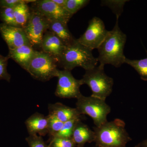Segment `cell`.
Segmentation results:
<instances>
[{"label":"cell","instance_id":"603a6c76","mask_svg":"<svg viewBox=\"0 0 147 147\" xmlns=\"http://www.w3.org/2000/svg\"><path fill=\"white\" fill-rule=\"evenodd\" d=\"M47 117L48 133L54 137L61 130L63 126L64 123L52 114H49Z\"/></svg>","mask_w":147,"mask_h":147},{"label":"cell","instance_id":"8fae6325","mask_svg":"<svg viewBox=\"0 0 147 147\" xmlns=\"http://www.w3.org/2000/svg\"><path fill=\"white\" fill-rule=\"evenodd\" d=\"M0 33L9 50H14L24 45H32L22 28L7 26L2 23L0 24Z\"/></svg>","mask_w":147,"mask_h":147},{"label":"cell","instance_id":"5b68a950","mask_svg":"<svg viewBox=\"0 0 147 147\" xmlns=\"http://www.w3.org/2000/svg\"><path fill=\"white\" fill-rule=\"evenodd\" d=\"M76 105L80 114L90 117L96 127L100 126L108 121L107 116L111 109L105 100L91 95L86 96L81 94L77 98Z\"/></svg>","mask_w":147,"mask_h":147},{"label":"cell","instance_id":"d6986e66","mask_svg":"<svg viewBox=\"0 0 147 147\" xmlns=\"http://www.w3.org/2000/svg\"><path fill=\"white\" fill-rule=\"evenodd\" d=\"M125 63L127 64L134 69L142 80L147 81V57L140 60H131L126 58Z\"/></svg>","mask_w":147,"mask_h":147},{"label":"cell","instance_id":"8992f818","mask_svg":"<svg viewBox=\"0 0 147 147\" xmlns=\"http://www.w3.org/2000/svg\"><path fill=\"white\" fill-rule=\"evenodd\" d=\"M57 63L53 56L42 51H36L27 71L34 79L46 82L57 77Z\"/></svg>","mask_w":147,"mask_h":147},{"label":"cell","instance_id":"f1b7e54d","mask_svg":"<svg viewBox=\"0 0 147 147\" xmlns=\"http://www.w3.org/2000/svg\"><path fill=\"white\" fill-rule=\"evenodd\" d=\"M57 5L65 8L67 0H52Z\"/></svg>","mask_w":147,"mask_h":147},{"label":"cell","instance_id":"4dcf8cb0","mask_svg":"<svg viewBox=\"0 0 147 147\" xmlns=\"http://www.w3.org/2000/svg\"><path fill=\"white\" fill-rule=\"evenodd\" d=\"M135 147H141V146H140V144H139L138 145H137V146H135Z\"/></svg>","mask_w":147,"mask_h":147},{"label":"cell","instance_id":"f546056e","mask_svg":"<svg viewBox=\"0 0 147 147\" xmlns=\"http://www.w3.org/2000/svg\"><path fill=\"white\" fill-rule=\"evenodd\" d=\"M139 144L141 147H147V138Z\"/></svg>","mask_w":147,"mask_h":147},{"label":"cell","instance_id":"ba28073f","mask_svg":"<svg viewBox=\"0 0 147 147\" xmlns=\"http://www.w3.org/2000/svg\"><path fill=\"white\" fill-rule=\"evenodd\" d=\"M108 32L103 21L95 16L90 20L86 31L77 39V40L82 45L92 51L98 48Z\"/></svg>","mask_w":147,"mask_h":147},{"label":"cell","instance_id":"cb8c5ba5","mask_svg":"<svg viewBox=\"0 0 147 147\" xmlns=\"http://www.w3.org/2000/svg\"><path fill=\"white\" fill-rule=\"evenodd\" d=\"M90 1L88 0H67L65 9L69 13L73 15L86 6Z\"/></svg>","mask_w":147,"mask_h":147},{"label":"cell","instance_id":"7c38bea8","mask_svg":"<svg viewBox=\"0 0 147 147\" xmlns=\"http://www.w3.org/2000/svg\"><path fill=\"white\" fill-rule=\"evenodd\" d=\"M40 47L42 51L53 56L58 62L66 46L54 33L47 31L42 38Z\"/></svg>","mask_w":147,"mask_h":147},{"label":"cell","instance_id":"484cf974","mask_svg":"<svg viewBox=\"0 0 147 147\" xmlns=\"http://www.w3.org/2000/svg\"><path fill=\"white\" fill-rule=\"evenodd\" d=\"M8 56L4 57L0 55V80H5L10 82L11 76L7 71Z\"/></svg>","mask_w":147,"mask_h":147},{"label":"cell","instance_id":"2e32d148","mask_svg":"<svg viewBox=\"0 0 147 147\" xmlns=\"http://www.w3.org/2000/svg\"><path fill=\"white\" fill-rule=\"evenodd\" d=\"M49 21V30L57 36L66 46L72 44L76 40L69 31L67 23L60 20Z\"/></svg>","mask_w":147,"mask_h":147},{"label":"cell","instance_id":"5bb4252c","mask_svg":"<svg viewBox=\"0 0 147 147\" xmlns=\"http://www.w3.org/2000/svg\"><path fill=\"white\" fill-rule=\"evenodd\" d=\"M35 51L32 45H24L14 50H9L7 56L27 71Z\"/></svg>","mask_w":147,"mask_h":147},{"label":"cell","instance_id":"30bf717a","mask_svg":"<svg viewBox=\"0 0 147 147\" xmlns=\"http://www.w3.org/2000/svg\"><path fill=\"white\" fill-rule=\"evenodd\" d=\"M32 5L33 9L38 11L49 20H60L67 23L73 16L52 0L36 1Z\"/></svg>","mask_w":147,"mask_h":147},{"label":"cell","instance_id":"1f68e13d","mask_svg":"<svg viewBox=\"0 0 147 147\" xmlns=\"http://www.w3.org/2000/svg\"><path fill=\"white\" fill-rule=\"evenodd\" d=\"M100 147L98 146V147Z\"/></svg>","mask_w":147,"mask_h":147},{"label":"cell","instance_id":"e0dca14e","mask_svg":"<svg viewBox=\"0 0 147 147\" xmlns=\"http://www.w3.org/2000/svg\"><path fill=\"white\" fill-rule=\"evenodd\" d=\"M94 131L82 123L81 120L76 124L71 137L75 144L81 147L88 142H94Z\"/></svg>","mask_w":147,"mask_h":147},{"label":"cell","instance_id":"d4e9b609","mask_svg":"<svg viewBox=\"0 0 147 147\" xmlns=\"http://www.w3.org/2000/svg\"><path fill=\"white\" fill-rule=\"evenodd\" d=\"M75 144L71 138L53 137L50 147H74Z\"/></svg>","mask_w":147,"mask_h":147},{"label":"cell","instance_id":"44dd1931","mask_svg":"<svg viewBox=\"0 0 147 147\" xmlns=\"http://www.w3.org/2000/svg\"><path fill=\"white\" fill-rule=\"evenodd\" d=\"M127 0H105L101 1V5L108 7L115 14L117 19L121 15L123 12V7Z\"/></svg>","mask_w":147,"mask_h":147},{"label":"cell","instance_id":"4fadbf2b","mask_svg":"<svg viewBox=\"0 0 147 147\" xmlns=\"http://www.w3.org/2000/svg\"><path fill=\"white\" fill-rule=\"evenodd\" d=\"M26 126L29 135L39 134L44 136L48 133L47 116L39 113H35L26 121Z\"/></svg>","mask_w":147,"mask_h":147},{"label":"cell","instance_id":"7a4b0ae2","mask_svg":"<svg viewBox=\"0 0 147 147\" xmlns=\"http://www.w3.org/2000/svg\"><path fill=\"white\" fill-rule=\"evenodd\" d=\"M122 120L116 119L94 128V141L100 147H125L131 141Z\"/></svg>","mask_w":147,"mask_h":147},{"label":"cell","instance_id":"ffe728a7","mask_svg":"<svg viewBox=\"0 0 147 147\" xmlns=\"http://www.w3.org/2000/svg\"><path fill=\"white\" fill-rule=\"evenodd\" d=\"M81 120V117L76 118L64 123L63 126L61 130L54 137L71 138L74 130L76 124Z\"/></svg>","mask_w":147,"mask_h":147},{"label":"cell","instance_id":"7402d4cb","mask_svg":"<svg viewBox=\"0 0 147 147\" xmlns=\"http://www.w3.org/2000/svg\"><path fill=\"white\" fill-rule=\"evenodd\" d=\"M0 18L3 24L11 26L18 27L15 21L14 8H0Z\"/></svg>","mask_w":147,"mask_h":147},{"label":"cell","instance_id":"52a82bcc","mask_svg":"<svg viewBox=\"0 0 147 147\" xmlns=\"http://www.w3.org/2000/svg\"><path fill=\"white\" fill-rule=\"evenodd\" d=\"M50 21L36 11H31L29 21L24 30L32 46L40 47L44 34L49 30Z\"/></svg>","mask_w":147,"mask_h":147},{"label":"cell","instance_id":"9c48e42d","mask_svg":"<svg viewBox=\"0 0 147 147\" xmlns=\"http://www.w3.org/2000/svg\"><path fill=\"white\" fill-rule=\"evenodd\" d=\"M57 85L55 91L56 96L61 98L77 99L82 93L80 87L82 86L80 80L74 77L71 71L59 70Z\"/></svg>","mask_w":147,"mask_h":147},{"label":"cell","instance_id":"277c9868","mask_svg":"<svg viewBox=\"0 0 147 147\" xmlns=\"http://www.w3.org/2000/svg\"><path fill=\"white\" fill-rule=\"evenodd\" d=\"M104 66L99 64L98 66L86 70L80 81L82 85L86 84L90 87L92 96L105 100L113 92L114 80L105 73Z\"/></svg>","mask_w":147,"mask_h":147},{"label":"cell","instance_id":"9a60e30c","mask_svg":"<svg viewBox=\"0 0 147 147\" xmlns=\"http://www.w3.org/2000/svg\"><path fill=\"white\" fill-rule=\"evenodd\" d=\"M49 114L54 115L63 123L76 118L82 117V115L76 108H72L61 102L48 105Z\"/></svg>","mask_w":147,"mask_h":147},{"label":"cell","instance_id":"4316f807","mask_svg":"<svg viewBox=\"0 0 147 147\" xmlns=\"http://www.w3.org/2000/svg\"><path fill=\"white\" fill-rule=\"evenodd\" d=\"M26 140L30 147H46L42 137L37 134L30 135Z\"/></svg>","mask_w":147,"mask_h":147},{"label":"cell","instance_id":"6da1fadb","mask_svg":"<svg viewBox=\"0 0 147 147\" xmlns=\"http://www.w3.org/2000/svg\"><path fill=\"white\" fill-rule=\"evenodd\" d=\"M117 19L113 30L108 31L107 35L98 48L99 54L97 58L100 64H110L119 67L125 63L126 57L124 49L127 39L126 35L121 30Z\"/></svg>","mask_w":147,"mask_h":147},{"label":"cell","instance_id":"d6a6232c","mask_svg":"<svg viewBox=\"0 0 147 147\" xmlns=\"http://www.w3.org/2000/svg\"></svg>","mask_w":147,"mask_h":147},{"label":"cell","instance_id":"ac0fdd59","mask_svg":"<svg viewBox=\"0 0 147 147\" xmlns=\"http://www.w3.org/2000/svg\"><path fill=\"white\" fill-rule=\"evenodd\" d=\"M14 15L18 26L24 29L31 15V11L27 5V0H24L14 8Z\"/></svg>","mask_w":147,"mask_h":147},{"label":"cell","instance_id":"3957f363","mask_svg":"<svg viewBox=\"0 0 147 147\" xmlns=\"http://www.w3.org/2000/svg\"><path fill=\"white\" fill-rule=\"evenodd\" d=\"M98 62L92 51L78 42L77 39L72 44L66 46L59 58L58 63L64 70L71 71L77 67L85 70L96 67Z\"/></svg>","mask_w":147,"mask_h":147},{"label":"cell","instance_id":"83f0119b","mask_svg":"<svg viewBox=\"0 0 147 147\" xmlns=\"http://www.w3.org/2000/svg\"><path fill=\"white\" fill-rule=\"evenodd\" d=\"M24 0H0V8H14Z\"/></svg>","mask_w":147,"mask_h":147}]
</instances>
